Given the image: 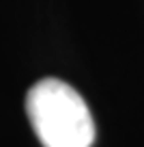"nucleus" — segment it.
<instances>
[{"label": "nucleus", "instance_id": "nucleus-1", "mask_svg": "<svg viewBox=\"0 0 144 147\" xmlns=\"http://www.w3.org/2000/svg\"><path fill=\"white\" fill-rule=\"evenodd\" d=\"M26 115L43 147H90L95 141L88 104L58 78H43L28 89Z\"/></svg>", "mask_w": 144, "mask_h": 147}]
</instances>
